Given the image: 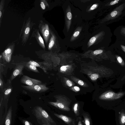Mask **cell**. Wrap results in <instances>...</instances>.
I'll list each match as a JSON object with an SVG mask.
<instances>
[{"label": "cell", "instance_id": "8d00e7d4", "mask_svg": "<svg viewBox=\"0 0 125 125\" xmlns=\"http://www.w3.org/2000/svg\"><path fill=\"white\" fill-rule=\"evenodd\" d=\"M3 85V82L1 79H0V87H2Z\"/></svg>", "mask_w": 125, "mask_h": 125}, {"label": "cell", "instance_id": "7402d4cb", "mask_svg": "<svg viewBox=\"0 0 125 125\" xmlns=\"http://www.w3.org/2000/svg\"><path fill=\"white\" fill-rule=\"evenodd\" d=\"M115 56L118 62L121 66H124L125 65V62L121 56L117 54H116Z\"/></svg>", "mask_w": 125, "mask_h": 125}, {"label": "cell", "instance_id": "4316f807", "mask_svg": "<svg viewBox=\"0 0 125 125\" xmlns=\"http://www.w3.org/2000/svg\"><path fill=\"white\" fill-rule=\"evenodd\" d=\"M12 89L11 88H9L6 89L4 92V94L5 95H7L9 94L11 92Z\"/></svg>", "mask_w": 125, "mask_h": 125}, {"label": "cell", "instance_id": "9c48e42d", "mask_svg": "<svg viewBox=\"0 0 125 125\" xmlns=\"http://www.w3.org/2000/svg\"><path fill=\"white\" fill-rule=\"evenodd\" d=\"M113 33L116 40L125 41V26H118L115 30Z\"/></svg>", "mask_w": 125, "mask_h": 125}, {"label": "cell", "instance_id": "30bf717a", "mask_svg": "<svg viewBox=\"0 0 125 125\" xmlns=\"http://www.w3.org/2000/svg\"><path fill=\"white\" fill-rule=\"evenodd\" d=\"M21 82L28 86H32L41 84V81L37 79L30 78L26 75H23L21 78Z\"/></svg>", "mask_w": 125, "mask_h": 125}, {"label": "cell", "instance_id": "7c38bea8", "mask_svg": "<svg viewBox=\"0 0 125 125\" xmlns=\"http://www.w3.org/2000/svg\"><path fill=\"white\" fill-rule=\"evenodd\" d=\"M54 114L57 118L62 120L68 125H75V121L72 118L62 114L56 113Z\"/></svg>", "mask_w": 125, "mask_h": 125}, {"label": "cell", "instance_id": "d6a6232c", "mask_svg": "<svg viewBox=\"0 0 125 125\" xmlns=\"http://www.w3.org/2000/svg\"><path fill=\"white\" fill-rule=\"evenodd\" d=\"M77 125H83L81 118H78Z\"/></svg>", "mask_w": 125, "mask_h": 125}, {"label": "cell", "instance_id": "d6986e66", "mask_svg": "<svg viewBox=\"0 0 125 125\" xmlns=\"http://www.w3.org/2000/svg\"><path fill=\"white\" fill-rule=\"evenodd\" d=\"M31 65H34L36 67H38L41 68L45 73L46 72L45 68L42 66L41 64L33 61H30L28 62Z\"/></svg>", "mask_w": 125, "mask_h": 125}, {"label": "cell", "instance_id": "3957f363", "mask_svg": "<svg viewBox=\"0 0 125 125\" xmlns=\"http://www.w3.org/2000/svg\"><path fill=\"white\" fill-rule=\"evenodd\" d=\"M33 23L31 22L30 19L29 18L26 21L25 24H24L23 28L21 30V38L23 43H25L28 40L30 35L31 30Z\"/></svg>", "mask_w": 125, "mask_h": 125}, {"label": "cell", "instance_id": "484cf974", "mask_svg": "<svg viewBox=\"0 0 125 125\" xmlns=\"http://www.w3.org/2000/svg\"><path fill=\"white\" fill-rule=\"evenodd\" d=\"M99 77V75L96 73H94L91 75L90 78L93 80H95L97 79Z\"/></svg>", "mask_w": 125, "mask_h": 125}, {"label": "cell", "instance_id": "d4e9b609", "mask_svg": "<svg viewBox=\"0 0 125 125\" xmlns=\"http://www.w3.org/2000/svg\"><path fill=\"white\" fill-rule=\"evenodd\" d=\"M4 0H1L0 3V25H1V18L2 16V12L3 10L4 5Z\"/></svg>", "mask_w": 125, "mask_h": 125}, {"label": "cell", "instance_id": "5bb4252c", "mask_svg": "<svg viewBox=\"0 0 125 125\" xmlns=\"http://www.w3.org/2000/svg\"><path fill=\"white\" fill-rule=\"evenodd\" d=\"M24 67V65L21 64H19L16 66L11 76V80L12 81L17 76L22 74V71Z\"/></svg>", "mask_w": 125, "mask_h": 125}, {"label": "cell", "instance_id": "cb8c5ba5", "mask_svg": "<svg viewBox=\"0 0 125 125\" xmlns=\"http://www.w3.org/2000/svg\"><path fill=\"white\" fill-rule=\"evenodd\" d=\"M120 122L121 125H124L125 124V114L124 112H122L120 114Z\"/></svg>", "mask_w": 125, "mask_h": 125}, {"label": "cell", "instance_id": "4fadbf2b", "mask_svg": "<svg viewBox=\"0 0 125 125\" xmlns=\"http://www.w3.org/2000/svg\"><path fill=\"white\" fill-rule=\"evenodd\" d=\"M13 48V45L10 46L5 50L2 53L3 58L8 62H10L11 60Z\"/></svg>", "mask_w": 125, "mask_h": 125}, {"label": "cell", "instance_id": "f546056e", "mask_svg": "<svg viewBox=\"0 0 125 125\" xmlns=\"http://www.w3.org/2000/svg\"><path fill=\"white\" fill-rule=\"evenodd\" d=\"M23 121L25 125H32L31 123L26 120H23Z\"/></svg>", "mask_w": 125, "mask_h": 125}, {"label": "cell", "instance_id": "5b68a950", "mask_svg": "<svg viewBox=\"0 0 125 125\" xmlns=\"http://www.w3.org/2000/svg\"><path fill=\"white\" fill-rule=\"evenodd\" d=\"M48 103L63 111H69L70 110L69 102L65 100H58L56 102H49Z\"/></svg>", "mask_w": 125, "mask_h": 125}, {"label": "cell", "instance_id": "44dd1931", "mask_svg": "<svg viewBox=\"0 0 125 125\" xmlns=\"http://www.w3.org/2000/svg\"><path fill=\"white\" fill-rule=\"evenodd\" d=\"M40 5L41 8L43 10H45L46 7L49 6L48 4L45 0H41Z\"/></svg>", "mask_w": 125, "mask_h": 125}, {"label": "cell", "instance_id": "836d02e7", "mask_svg": "<svg viewBox=\"0 0 125 125\" xmlns=\"http://www.w3.org/2000/svg\"><path fill=\"white\" fill-rule=\"evenodd\" d=\"M60 69L61 70L65 71L67 70V68L66 66H62L60 68Z\"/></svg>", "mask_w": 125, "mask_h": 125}, {"label": "cell", "instance_id": "ac0fdd59", "mask_svg": "<svg viewBox=\"0 0 125 125\" xmlns=\"http://www.w3.org/2000/svg\"><path fill=\"white\" fill-rule=\"evenodd\" d=\"M51 33L52 35V36L49 42L48 46V49L49 50H51L54 46L55 40V37L54 35L52 33L51 31Z\"/></svg>", "mask_w": 125, "mask_h": 125}, {"label": "cell", "instance_id": "7a4b0ae2", "mask_svg": "<svg viewBox=\"0 0 125 125\" xmlns=\"http://www.w3.org/2000/svg\"><path fill=\"white\" fill-rule=\"evenodd\" d=\"M34 112L35 115L38 119L44 120L48 123H54L53 120L42 107L40 106L36 107L34 109Z\"/></svg>", "mask_w": 125, "mask_h": 125}, {"label": "cell", "instance_id": "6da1fadb", "mask_svg": "<svg viewBox=\"0 0 125 125\" xmlns=\"http://www.w3.org/2000/svg\"><path fill=\"white\" fill-rule=\"evenodd\" d=\"M125 17V0L123 1L112 10L106 13L101 20V23L106 25L118 22Z\"/></svg>", "mask_w": 125, "mask_h": 125}, {"label": "cell", "instance_id": "52a82bcc", "mask_svg": "<svg viewBox=\"0 0 125 125\" xmlns=\"http://www.w3.org/2000/svg\"><path fill=\"white\" fill-rule=\"evenodd\" d=\"M124 94V93H115L110 91H107L100 96L101 99L104 100H114L119 98Z\"/></svg>", "mask_w": 125, "mask_h": 125}, {"label": "cell", "instance_id": "ba28073f", "mask_svg": "<svg viewBox=\"0 0 125 125\" xmlns=\"http://www.w3.org/2000/svg\"><path fill=\"white\" fill-rule=\"evenodd\" d=\"M25 89L32 92L42 93L45 92L48 89L45 84H40L32 86L21 85Z\"/></svg>", "mask_w": 125, "mask_h": 125}, {"label": "cell", "instance_id": "4dcf8cb0", "mask_svg": "<svg viewBox=\"0 0 125 125\" xmlns=\"http://www.w3.org/2000/svg\"><path fill=\"white\" fill-rule=\"evenodd\" d=\"M66 82L68 86L71 87L72 86V84L71 82L69 80H67Z\"/></svg>", "mask_w": 125, "mask_h": 125}, {"label": "cell", "instance_id": "e575fe53", "mask_svg": "<svg viewBox=\"0 0 125 125\" xmlns=\"http://www.w3.org/2000/svg\"><path fill=\"white\" fill-rule=\"evenodd\" d=\"M78 83L80 85H83L84 84L83 82L81 80L78 81Z\"/></svg>", "mask_w": 125, "mask_h": 125}, {"label": "cell", "instance_id": "9a60e30c", "mask_svg": "<svg viewBox=\"0 0 125 125\" xmlns=\"http://www.w3.org/2000/svg\"><path fill=\"white\" fill-rule=\"evenodd\" d=\"M33 33L38 43L43 49H45V46L43 40L38 30L37 29L34 30Z\"/></svg>", "mask_w": 125, "mask_h": 125}, {"label": "cell", "instance_id": "d590c367", "mask_svg": "<svg viewBox=\"0 0 125 125\" xmlns=\"http://www.w3.org/2000/svg\"><path fill=\"white\" fill-rule=\"evenodd\" d=\"M74 88V89L77 91H79L80 90V89L79 87L77 86H75Z\"/></svg>", "mask_w": 125, "mask_h": 125}, {"label": "cell", "instance_id": "f1b7e54d", "mask_svg": "<svg viewBox=\"0 0 125 125\" xmlns=\"http://www.w3.org/2000/svg\"><path fill=\"white\" fill-rule=\"evenodd\" d=\"M67 18L69 20L72 19V16L71 13L70 12H68L67 14Z\"/></svg>", "mask_w": 125, "mask_h": 125}, {"label": "cell", "instance_id": "8992f818", "mask_svg": "<svg viewBox=\"0 0 125 125\" xmlns=\"http://www.w3.org/2000/svg\"><path fill=\"white\" fill-rule=\"evenodd\" d=\"M123 0H107L104 2L103 7L106 14L109 12L121 3Z\"/></svg>", "mask_w": 125, "mask_h": 125}, {"label": "cell", "instance_id": "2e32d148", "mask_svg": "<svg viewBox=\"0 0 125 125\" xmlns=\"http://www.w3.org/2000/svg\"><path fill=\"white\" fill-rule=\"evenodd\" d=\"M12 110L11 106L9 109L5 120V125H11Z\"/></svg>", "mask_w": 125, "mask_h": 125}, {"label": "cell", "instance_id": "1f68e13d", "mask_svg": "<svg viewBox=\"0 0 125 125\" xmlns=\"http://www.w3.org/2000/svg\"><path fill=\"white\" fill-rule=\"evenodd\" d=\"M80 32L79 31H76L73 34V36L74 37H77L79 34Z\"/></svg>", "mask_w": 125, "mask_h": 125}, {"label": "cell", "instance_id": "277c9868", "mask_svg": "<svg viewBox=\"0 0 125 125\" xmlns=\"http://www.w3.org/2000/svg\"><path fill=\"white\" fill-rule=\"evenodd\" d=\"M38 28L46 43H47L49 39L50 31L49 25L42 20L40 21Z\"/></svg>", "mask_w": 125, "mask_h": 125}, {"label": "cell", "instance_id": "74e56055", "mask_svg": "<svg viewBox=\"0 0 125 125\" xmlns=\"http://www.w3.org/2000/svg\"><path fill=\"white\" fill-rule=\"evenodd\" d=\"M125 79V75L121 79V80H123Z\"/></svg>", "mask_w": 125, "mask_h": 125}, {"label": "cell", "instance_id": "603a6c76", "mask_svg": "<svg viewBox=\"0 0 125 125\" xmlns=\"http://www.w3.org/2000/svg\"><path fill=\"white\" fill-rule=\"evenodd\" d=\"M73 112L76 116L79 115V108L78 104L77 103L74 104L73 107Z\"/></svg>", "mask_w": 125, "mask_h": 125}, {"label": "cell", "instance_id": "ffe728a7", "mask_svg": "<svg viewBox=\"0 0 125 125\" xmlns=\"http://www.w3.org/2000/svg\"><path fill=\"white\" fill-rule=\"evenodd\" d=\"M26 67L29 70L33 72L38 73H39L36 67L29 64L28 63H26Z\"/></svg>", "mask_w": 125, "mask_h": 125}, {"label": "cell", "instance_id": "e0dca14e", "mask_svg": "<svg viewBox=\"0 0 125 125\" xmlns=\"http://www.w3.org/2000/svg\"><path fill=\"white\" fill-rule=\"evenodd\" d=\"M83 116L84 118V125H91V119L89 115L86 113H83Z\"/></svg>", "mask_w": 125, "mask_h": 125}, {"label": "cell", "instance_id": "83f0119b", "mask_svg": "<svg viewBox=\"0 0 125 125\" xmlns=\"http://www.w3.org/2000/svg\"><path fill=\"white\" fill-rule=\"evenodd\" d=\"M98 6V4H94L90 8V10H93L97 8Z\"/></svg>", "mask_w": 125, "mask_h": 125}, {"label": "cell", "instance_id": "8fae6325", "mask_svg": "<svg viewBox=\"0 0 125 125\" xmlns=\"http://www.w3.org/2000/svg\"><path fill=\"white\" fill-rule=\"evenodd\" d=\"M111 45L116 50L120 51L125 54V41L116 40Z\"/></svg>", "mask_w": 125, "mask_h": 125}]
</instances>
